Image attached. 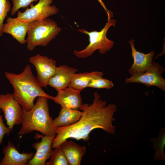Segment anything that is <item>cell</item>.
Here are the masks:
<instances>
[{
    "mask_svg": "<svg viewBox=\"0 0 165 165\" xmlns=\"http://www.w3.org/2000/svg\"><path fill=\"white\" fill-rule=\"evenodd\" d=\"M103 75H99L93 79L88 85V87L106 89L112 88L114 86L112 82L103 78Z\"/></svg>",
    "mask_w": 165,
    "mask_h": 165,
    "instance_id": "obj_21",
    "label": "cell"
},
{
    "mask_svg": "<svg viewBox=\"0 0 165 165\" xmlns=\"http://www.w3.org/2000/svg\"><path fill=\"white\" fill-rule=\"evenodd\" d=\"M82 114L78 109L61 107L58 116L53 120V124L56 127L71 125L80 119Z\"/></svg>",
    "mask_w": 165,
    "mask_h": 165,
    "instance_id": "obj_17",
    "label": "cell"
},
{
    "mask_svg": "<svg viewBox=\"0 0 165 165\" xmlns=\"http://www.w3.org/2000/svg\"><path fill=\"white\" fill-rule=\"evenodd\" d=\"M164 68L159 64L152 62L151 66L143 72L137 73L125 80L126 83H138L147 86H155L165 90V80L162 76Z\"/></svg>",
    "mask_w": 165,
    "mask_h": 165,
    "instance_id": "obj_7",
    "label": "cell"
},
{
    "mask_svg": "<svg viewBox=\"0 0 165 165\" xmlns=\"http://www.w3.org/2000/svg\"><path fill=\"white\" fill-rule=\"evenodd\" d=\"M78 71L76 68L66 65L57 67L55 73L49 80L48 85L57 91L68 87L74 75Z\"/></svg>",
    "mask_w": 165,
    "mask_h": 165,
    "instance_id": "obj_14",
    "label": "cell"
},
{
    "mask_svg": "<svg viewBox=\"0 0 165 165\" xmlns=\"http://www.w3.org/2000/svg\"><path fill=\"white\" fill-rule=\"evenodd\" d=\"M103 75L102 72L97 71L75 73L72 77L68 87L80 93L83 89L88 87V85L93 79Z\"/></svg>",
    "mask_w": 165,
    "mask_h": 165,
    "instance_id": "obj_18",
    "label": "cell"
},
{
    "mask_svg": "<svg viewBox=\"0 0 165 165\" xmlns=\"http://www.w3.org/2000/svg\"><path fill=\"white\" fill-rule=\"evenodd\" d=\"M0 110V144H2L3 138L6 134L9 135L11 130L4 124L2 116Z\"/></svg>",
    "mask_w": 165,
    "mask_h": 165,
    "instance_id": "obj_24",
    "label": "cell"
},
{
    "mask_svg": "<svg viewBox=\"0 0 165 165\" xmlns=\"http://www.w3.org/2000/svg\"><path fill=\"white\" fill-rule=\"evenodd\" d=\"M94 96L92 104H82L79 109L82 110V115L77 122L68 126L56 127V134L52 141V148L60 147L69 138L87 141L90 138V133L97 128L115 134L116 127L112 123L115 120L113 116L117 110L116 106L113 104L107 105L106 101L101 99L97 92H94Z\"/></svg>",
    "mask_w": 165,
    "mask_h": 165,
    "instance_id": "obj_1",
    "label": "cell"
},
{
    "mask_svg": "<svg viewBox=\"0 0 165 165\" xmlns=\"http://www.w3.org/2000/svg\"><path fill=\"white\" fill-rule=\"evenodd\" d=\"M11 9V5L9 0H0V36L3 35L2 27L4 21Z\"/></svg>",
    "mask_w": 165,
    "mask_h": 165,
    "instance_id": "obj_22",
    "label": "cell"
},
{
    "mask_svg": "<svg viewBox=\"0 0 165 165\" xmlns=\"http://www.w3.org/2000/svg\"><path fill=\"white\" fill-rule=\"evenodd\" d=\"M134 41L133 39L128 41L130 45L132 56L134 60L133 64L128 71L129 74L131 75L143 72L148 69L152 63V59L155 54L153 51L145 54L137 50L135 47Z\"/></svg>",
    "mask_w": 165,
    "mask_h": 165,
    "instance_id": "obj_13",
    "label": "cell"
},
{
    "mask_svg": "<svg viewBox=\"0 0 165 165\" xmlns=\"http://www.w3.org/2000/svg\"><path fill=\"white\" fill-rule=\"evenodd\" d=\"M36 137L41 138V140L32 145L36 150V153L28 163V165H46V160L50 156L52 152V144L55 137L36 134Z\"/></svg>",
    "mask_w": 165,
    "mask_h": 165,
    "instance_id": "obj_10",
    "label": "cell"
},
{
    "mask_svg": "<svg viewBox=\"0 0 165 165\" xmlns=\"http://www.w3.org/2000/svg\"><path fill=\"white\" fill-rule=\"evenodd\" d=\"M153 144V148L156 150L154 156L155 160H165V157L163 149L165 144V130L162 129L160 131V136L157 138L151 139Z\"/></svg>",
    "mask_w": 165,
    "mask_h": 165,
    "instance_id": "obj_19",
    "label": "cell"
},
{
    "mask_svg": "<svg viewBox=\"0 0 165 165\" xmlns=\"http://www.w3.org/2000/svg\"><path fill=\"white\" fill-rule=\"evenodd\" d=\"M116 23L115 20L110 19L108 20L104 27L100 31H88L84 28L79 29L78 31L88 35L89 44L82 50H74V54L79 58H84L92 56L97 50L102 54L109 51L113 47L114 42L107 38L106 34L109 28L111 26L115 27Z\"/></svg>",
    "mask_w": 165,
    "mask_h": 165,
    "instance_id": "obj_5",
    "label": "cell"
},
{
    "mask_svg": "<svg viewBox=\"0 0 165 165\" xmlns=\"http://www.w3.org/2000/svg\"><path fill=\"white\" fill-rule=\"evenodd\" d=\"M0 110L3 111L6 125L11 130L14 125L21 124L23 108L13 94L0 95Z\"/></svg>",
    "mask_w": 165,
    "mask_h": 165,
    "instance_id": "obj_8",
    "label": "cell"
},
{
    "mask_svg": "<svg viewBox=\"0 0 165 165\" xmlns=\"http://www.w3.org/2000/svg\"><path fill=\"white\" fill-rule=\"evenodd\" d=\"M61 31L55 21L48 18L28 23L26 39L27 49L32 51L37 46H46Z\"/></svg>",
    "mask_w": 165,
    "mask_h": 165,
    "instance_id": "obj_4",
    "label": "cell"
},
{
    "mask_svg": "<svg viewBox=\"0 0 165 165\" xmlns=\"http://www.w3.org/2000/svg\"><path fill=\"white\" fill-rule=\"evenodd\" d=\"M52 100L61 107L79 110L82 105L80 93L76 91L69 87L58 90Z\"/></svg>",
    "mask_w": 165,
    "mask_h": 165,
    "instance_id": "obj_12",
    "label": "cell"
},
{
    "mask_svg": "<svg viewBox=\"0 0 165 165\" xmlns=\"http://www.w3.org/2000/svg\"><path fill=\"white\" fill-rule=\"evenodd\" d=\"M48 99L45 97H38L31 110L23 109L21 127L19 132L20 137L34 131L49 137L55 136L56 127L50 116Z\"/></svg>",
    "mask_w": 165,
    "mask_h": 165,
    "instance_id": "obj_3",
    "label": "cell"
},
{
    "mask_svg": "<svg viewBox=\"0 0 165 165\" xmlns=\"http://www.w3.org/2000/svg\"><path fill=\"white\" fill-rule=\"evenodd\" d=\"M13 5L10 14L14 16L21 8H25L33 2H37L38 0H11Z\"/></svg>",
    "mask_w": 165,
    "mask_h": 165,
    "instance_id": "obj_23",
    "label": "cell"
},
{
    "mask_svg": "<svg viewBox=\"0 0 165 165\" xmlns=\"http://www.w3.org/2000/svg\"><path fill=\"white\" fill-rule=\"evenodd\" d=\"M5 76L13 86L15 99L26 111L34 106L36 98L44 97L52 100L53 97L45 93L33 74L29 65H27L19 74L5 72Z\"/></svg>",
    "mask_w": 165,
    "mask_h": 165,
    "instance_id": "obj_2",
    "label": "cell"
},
{
    "mask_svg": "<svg viewBox=\"0 0 165 165\" xmlns=\"http://www.w3.org/2000/svg\"><path fill=\"white\" fill-rule=\"evenodd\" d=\"M28 23L15 18L8 17L6 23L2 27L3 33L10 35L20 43H26L25 36L27 33Z\"/></svg>",
    "mask_w": 165,
    "mask_h": 165,
    "instance_id": "obj_15",
    "label": "cell"
},
{
    "mask_svg": "<svg viewBox=\"0 0 165 165\" xmlns=\"http://www.w3.org/2000/svg\"><path fill=\"white\" fill-rule=\"evenodd\" d=\"M97 0L106 11L107 15L108 20L111 18L113 17V13L107 8L105 3L102 0Z\"/></svg>",
    "mask_w": 165,
    "mask_h": 165,
    "instance_id": "obj_25",
    "label": "cell"
},
{
    "mask_svg": "<svg viewBox=\"0 0 165 165\" xmlns=\"http://www.w3.org/2000/svg\"><path fill=\"white\" fill-rule=\"evenodd\" d=\"M50 158V160L46 163V165H69L60 146L52 150Z\"/></svg>",
    "mask_w": 165,
    "mask_h": 165,
    "instance_id": "obj_20",
    "label": "cell"
},
{
    "mask_svg": "<svg viewBox=\"0 0 165 165\" xmlns=\"http://www.w3.org/2000/svg\"><path fill=\"white\" fill-rule=\"evenodd\" d=\"M3 153L4 156L0 165H27L35 155L32 152L20 153L10 141H8L7 145L3 147Z\"/></svg>",
    "mask_w": 165,
    "mask_h": 165,
    "instance_id": "obj_11",
    "label": "cell"
},
{
    "mask_svg": "<svg viewBox=\"0 0 165 165\" xmlns=\"http://www.w3.org/2000/svg\"><path fill=\"white\" fill-rule=\"evenodd\" d=\"M53 0H39L38 3L22 12L18 11L16 18L20 20L29 23L43 20L54 15L59 9L55 5H51Z\"/></svg>",
    "mask_w": 165,
    "mask_h": 165,
    "instance_id": "obj_6",
    "label": "cell"
},
{
    "mask_svg": "<svg viewBox=\"0 0 165 165\" xmlns=\"http://www.w3.org/2000/svg\"><path fill=\"white\" fill-rule=\"evenodd\" d=\"M60 147L69 165H80L86 152V147L77 144L72 140L64 141Z\"/></svg>",
    "mask_w": 165,
    "mask_h": 165,
    "instance_id": "obj_16",
    "label": "cell"
},
{
    "mask_svg": "<svg viewBox=\"0 0 165 165\" xmlns=\"http://www.w3.org/2000/svg\"><path fill=\"white\" fill-rule=\"evenodd\" d=\"M29 61L36 69V78L38 83L42 87L46 88L49 80L55 73L56 61L38 53L31 57Z\"/></svg>",
    "mask_w": 165,
    "mask_h": 165,
    "instance_id": "obj_9",
    "label": "cell"
}]
</instances>
